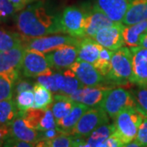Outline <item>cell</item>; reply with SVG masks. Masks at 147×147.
<instances>
[{
    "instance_id": "cell-1",
    "label": "cell",
    "mask_w": 147,
    "mask_h": 147,
    "mask_svg": "<svg viewBox=\"0 0 147 147\" xmlns=\"http://www.w3.org/2000/svg\"><path fill=\"white\" fill-rule=\"evenodd\" d=\"M16 27L21 34L29 38L63 33L59 17L53 16L40 3L27 7L17 15Z\"/></svg>"
},
{
    "instance_id": "cell-2",
    "label": "cell",
    "mask_w": 147,
    "mask_h": 147,
    "mask_svg": "<svg viewBox=\"0 0 147 147\" xmlns=\"http://www.w3.org/2000/svg\"><path fill=\"white\" fill-rule=\"evenodd\" d=\"M145 117H147L139 107H129L121 111L115 118V133L123 142V146L133 141L137 130Z\"/></svg>"
},
{
    "instance_id": "cell-3",
    "label": "cell",
    "mask_w": 147,
    "mask_h": 147,
    "mask_svg": "<svg viewBox=\"0 0 147 147\" xmlns=\"http://www.w3.org/2000/svg\"><path fill=\"white\" fill-rule=\"evenodd\" d=\"M132 76V56L130 48L122 47L113 52L111 67L106 79L114 84L131 83Z\"/></svg>"
},
{
    "instance_id": "cell-4",
    "label": "cell",
    "mask_w": 147,
    "mask_h": 147,
    "mask_svg": "<svg viewBox=\"0 0 147 147\" xmlns=\"http://www.w3.org/2000/svg\"><path fill=\"white\" fill-rule=\"evenodd\" d=\"M107 114L110 118L115 119L121 111L129 107H138L134 96L123 88H111L98 106Z\"/></svg>"
},
{
    "instance_id": "cell-5",
    "label": "cell",
    "mask_w": 147,
    "mask_h": 147,
    "mask_svg": "<svg viewBox=\"0 0 147 147\" xmlns=\"http://www.w3.org/2000/svg\"><path fill=\"white\" fill-rule=\"evenodd\" d=\"M80 39L81 38H76L69 34H52L36 38H29L24 36L23 44L26 49L34 50L45 54L52 52L58 47H62L64 45H78Z\"/></svg>"
},
{
    "instance_id": "cell-6",
    "label": "cell",
    "mask_w": 147,
    "mask_h": 147,
    "mask_svg": "<svg viewBox=\"0 0 147 147\" xmlns=\"http://www.w3.org/2000/svg\"><path fill=\"white\" fill-rule=\"evenodd\" d=\"M109 123V116L100 107L88 109L70 131V135L78 138H87L98 127Z\"/></svg>"
},
{
    "instance_id": "cell-7",
    "label": "cell",
    "mask_w": 147,
    "mask_h": 147,
    "mask_svg": "<svg viewBox=\"0 0 147 147\" xmlns=\"http://www.w3.org/2000/svg\"><path fill=\"white\" fill-rule=\"evenodd\" d=\"M86 16L82 9L77 7H68L65 8L59 17L62 32L76 38L84 37Z\"/></svg>"
},
{
    "instance_id": "cell-8",
    "label": "cell",
    "mask_w": 147,
    "mask_h": 147,
    "mask_svg": "<svg viewBox=\"0 0 147 147\" xmlns=\"http://www.w3.org/2000/svg\"><path fill=\"white\" fill-rule=\"evenodd\" d=\"M21 70L27 78H37L39 75L53 73L44 53L26 48Z\"/></svg>"
},
{
    "instance_id": "cell-9",
    "label": "cell",
    "mask_w": 147,
    "mask_h": 147,
    "mask_svg": "<svg viewBox=\"0 0 147 147\" xmlns=\"http://www.w3.org/2000/svg\"><path fill=\"white\" fill-rule=\"evenodd\" d=\"M18 115L22 116L31 127L39 131L57 127L56 119L51 106H48L45 109L32 107L25 111H19Z\"/></svg>"
},
{
    "instance_id": "cell-10",
    "label": "cell",
    "mask_w": 147,
    "mask_h": 147,
    "mask_svg": "<svg viewBox=\"0 0 147 147\" xmlns=\"http://www.w3.org/2000/svg\"><path fill=\"white\" fill-rule=\"evenodd\" d=\"M78 45H64L46 53L51 68L57 70L69 68L78 59Z\"/></svg>"
},
{
    "instance_id": "cell-11",
    "label": "cell",
    "mask_w": 147,
    "mask_h": 147,
    "mask_svg": "<svg viewBox=\"0 0 147 147\" xmlns=\"http://www.w3.org/2000/svg\"><path fill=\"white\" fill-rule=\"evenodd\" d=\"M123 22H115L113 25L104 27L96 34L92 38L100 45L111 51H115L123 46Z\"/></svg>"
},
{
    "instance_id": "cell-12",
    "label": "cell",
    "mask_w": 147,
    "mask_h": 147,
    "mask_svg": "<svg viewBox=\"0 0 147 147\" xmlns=\"http://www.w3.org/2000/svg\"><path fill=\"white\" fill-rule=\"evenodd\" d=\"M111 88H113L101 85L95 87L84 86L68 96L75 102H80L88 107L93 108L100 105L106 92Z\"/></svg>"
},
{
    "instance_id": "cell-13",
    "label": "cell",
    "mask_w": 147,
    "mask_h": 147,
    "mask_svg": "<svg viewBox=\"0 0 147 147\" xmlns=\"http://www.w3.org/2000/svg\"><path fill=\"white\" fill-rule=\"evenodd\" d=\"M69 69L75 74L76 77L84 86H99L104 81V76L89 62L77 60Z\"/></svg>"
},
{
    "instance_id": "cell-14",
    "label": "cell",
    "mask_w": 147,
    "mask_h": 147,
    "mask_svg": "<svg viewBox=\"0 0 147 147\" xmlns=\"http://www.w3.org/2000/svg\"><path fill=\"white\" fill-rule=\"evenodd\" d=\"M132 56V76L131 83L138 86L147 84V48L130 47Z\"/></svg>"
},
{
    "instance_id": "cell-15",
    "label": "cell",
    "mask_w": 147,
    "mask_h": 147,
    "mask_svg": "<svg viewBox=\"0 0 147 147\" xmlns=\"http://www.w3.org/2000/svg\"><path fill=\"white\" fill-rule=\"evenodd\" d=\"M26 52L24 44L0 53V73L20 72L23 57Z\"/></svg>"
},
{
    "instance_id": "cell-16",
    "label": "cell",
    "mask_w": 147,
    "mask_h": 147,
    "mask_svg": "<svg viewBox=\"0 0 147 147\" xmlns=\"http://www.w3.org/2000/svg\"><path fill=\"white\" fill-rule=\"evenodd\" d=\"M10 126L11 137L33 143L35 145V146L37 143L41 141V132L30 126L26 119L20 115H17Z\"/></svg>"
},
{
    "instance_id": "cell-17",
    "label": "cell",
    "mask_w": 147,
    "mask_h": 147,
    "mask_svg": "<svg viewBox=\"0 0 147 147\" xmlns=\"http://www.w3.org/2000/svg\"><path fill=\"white\" fill-rule=\"evenodd\" d=\"M130 0H96L94 7L104 12L114 22H122Z\"/></svg>"
},
{
    "instance_id": "cell-18",
    "label": "cell",
    "mask_w": 147,
    "mask_h": 147,
    "mask_svg": "<svg viewBox=\"0 0 147 147\" xmlns=\"http://www.w3.org/2000/svg\"><path fill=\"white\" fill-rule=\"evenodd\" d=\"M115 22L110 20L104 12L93 7L92 11L87 13L86 16L84 37H89L92 38L102 28L111 26Z\"/></svg>"
},
{
    "instance_id": "cell-19",
    "label": "cell",
    "mask_w": 147,
    "mask_h": 147,
    "mask_svg": "<svg viewBox=\"0 0 147 147\" xmlns=\"http://www.w3.org/2000/svg\"><path fill=\"white\" fill-rule=\"evenodd\" d=\"M102 46L89 37L81 38L78 45V59L94 65L98 60Z\"/></svg>"
},
{
    "instance_id": "cell-20",
    "label": "cell",
    "mask_w": 147,
    "mask_h": 147,
    "mask_svg": "<svg viewBox=\"0 0 147 147\" xmlns=\"http://www.w3.org/2000/svg\"><path fill=\"white\" fill-rule=\"evenodd\" d=\"M147 33V20L136 24L125 26L123 30V45L128 47L140 46L142 38Z\"/></svg>"
},
{
    "instance_id": "cell-21",
    "label": "cell",
    "mask_w": 147,
    "mask_h": 147,
    "mask_svg": "<svg viewBox=\"0 0 147 147\" xmlns=\"http://www.w3.org/2000/svg\"><path fill=\"white\" fill-rule=\"evenodd\" d=\"M147 20V0H130L123 24L129 26Z\"/></svg>"
},
{
    "instance_id": "cell-22",
    "label": "cell",
    "mask_w": 147,
    "mask_h": 147,
    "mask_svg": "<svg viewBox=\"0 0 147 147\" xmlns=\"http://www.w3.org/2000/svg\"><path fill=\"white\" fill-rule=\"evenodd\" d=\"M56 75L59 93L70 95L77 89L84 87V85L76 77L75 74L69 68L62 72L56 73Z\"/></svg>"
},
{
    "instance_id": "cell-23",
    "label": "cell",
    "mask_w": 147,
    "mask_h": 147,
    "mask_svg": "<svg viewBox=\"0 0 147 147\" xmlns=\"http://www.w3.org/2000/svg\"><path fill=\"white\" fill-rule=\"evenodd\" d=\"M89 108L90 107L88 105H84L83 103L75 102L72 110H70V112L67 115L61 119L56 120L57 127L63 132L70 135V131L72 130V128L75 126L79 119Z\"/></svg>"
},
{
    "instance_id": "cell-24",
    "label": "cell",
    "mask_w": 147,
    "mask_h": 147,
    "mask_svg": "<svg viewBox=\"0 0 147 147\" xmlns=\"http://www.w3.org/2000/svg\"><path fill=\"white\" fill-rule=\"evenodd\" d=\"M75 101L69 97L68 95L58 94L55 95L53 101L51 105V109L55 117V119H61L68 115L72 110Z\"/></svg>"
},
{
    "instance_id": "cell-25",
    "label": "cell",
    "mask_w": 147,
    "mask_h": 147,
    "mask_svg": "<svg viewBox=\"0 0 147 147\" xmlns=\"http://www.w3.org/2000/svg\"><path fill=\"white\" fill-rule=\"evenodd\" d=\"M115 131V125L105 123L92 131L85 141V147H100V145Z\"/></svg>"
},
{
    "instance_id": "cell-26",
    "label": "cell",
    "mask_w": 147,
    "mask_h": 147,
    "mask_svg": "<svg viewBox=\"0 0 147 147\" xmlns=\"http://www.w3.org/2000/svg\"><path fill=\"white\" fill-rule=\"evenodd\" d=\"M19 79V72L0 73V100L11 99L14 87Z\"/></svg>"
},
{
    "instance_id": "cell-27",
    "label": "cell",
    "mask_w": 147,
    "mask_h": 147,
    "mask_svg": "<svg viewBox=\"0 0 147 147\" xmlns=\"http://www.w3.org/2000/svg\"><path fill=\"white\" fill-rule=\"evenodd\" d=\"M34 108L45 109L50 106L53 103V92L46 87L38 83L34 85Z\"/></svg>"
},
{
    "instance_id": "cell-28",
    "label": "cell",
    "mask_w": 147,
    "mask_h": 147,
    "mask_svg": "<svg viewBox=\"0 0 147 147\" xmlns=\"http://www.w3.org/2000/svg\"><path fill=\"white\" fill-rule=\"evenodd\" d=\"M17 106L13 100H0V123L10 126L18 115Z\"/></svg>"
},
{
    "instance_id": "cell-29",
    "label": "cell",
    "mask_w": 147,
    "mask_h": 147,
    "mask_svg": "<svg viewBox=\"0 0 147 147\" xmlns=\"http://www.w3.org/2000/svg\"><path fill=\"white\" fill-rule=\"evenodd\" d=\"M23 42L24 35L0 29V53L21 45Z\"/></svg>"
},
{
    "instance_id": "cell-30",
    "label": "cell",
    "mask_w": 147,
    "mask_h": 147,
    "mask_svg": "<svg viewBox=\"0 0 147 147\" xmlns=\"http://www.w3.org/2000/svg\"><path fill=\"white\" fill-rule=\"evenodd\" d=\"M74 137L69 134L62 133L50 140H41L37 143L39 147H69L73 146Z\"/></svg>"
},
{
    "instance_id": "cell-31",
    "label": "cell",
    "mask_w": 147,
    "mask_h": 147,
    "mask_svg": "<svg viewBox=\"0 0 147 147\" xmlns=\"http://www.w3.org/2000/svg\"><path fill=\"white\" fill-rule=\"evenodd\" d=\"M114 51H111L110 49H107L105 47H101L100 52V56L98 60L93 65L96 69L103 75L106 77V75L109 74L111 67V57Z\"/></svg>"
},
{
    "instance_id": "cell-32",
    "label": "cell",
    "mask_w": 147,
    "mask_h": 147,
    "mask_svg": "<svg viewBox=\"0 0 147 147\" xmlns=\"http://www.w3.org/2000/svg\"><path fill=\"white\" fill-rule=\"evenodd\" d=\"M34 104V90L23 91L16 94V105L19 111H25L32 108Z\"/></svg>"
},
{
    "instance_id": "cell-33",
    "label": "cell",
    "mask_w": 147,
    "mask_h": 147,
    "mask_svg": "<svg viewBox=\"0 0 147 147\" xmlns=\"http://www.w3.org/2000/svg\"><path fill=\"white\" fill-rule=\"evenodd\" d=\"M37 82L46 87L53 93H59L57 85V75L56 73L42 74L37 77Z\"/></svg>"
},
{
    "instance_id": "cell-34",
    "label": "cell",
    "mask_w": 147,
    "mask_h": 147,
    "mask_svg": "<svg viewBox=\"0 0 147 147\" xmlns=\"http://www.w3.org/2000/svg\"><path fill=\"white\" fill-rule=\"evenodd\" d=\"M134 97L136 99L138 107L147 116V84L141 85L134 92Z\"/></svg>"
},
{
    "instance_id": "cell-35",
    "label": "cell",
    "mask_w": 147,
    "mask_h": 147,
    "mask_svg": "<svg viewBox=\"0 0 147 147\" xmlns=\"http://www.w3.org/2000/svg\"><path fill=\"white\" fill-rule=\"evenodd\" d=\"M136 140L141 146H147V117H145L137 130Z\"/></svg>"
},
{
    "instance_id": "cell-36",
    "label": "cell",
    "mask_w": 147,
    "mask_h": 147,
    "mask_svg": "<svg viewBox=\"0 0 147 147\" xmlns=\"http://www.w3.org/2000/svg\"><path fill=\"white\" fill-rule=\"evenodd\" d=\"M15 11L14 6L9 0H0V19H4Z\"/></svg>"
},
{
    "instance_id": "cell-37",
    "label": "cell",
    "mask_w": 147,
    "mask_h": 147,
    "mask_svg": "<svg viewBox=\"0 0 147 147\" xmlns=\"http://www.w3.org/2000/svg\"><path fill=\"white\" fill-rule=\"evenodd\" d=\"M4 146H15V147H31L35 146L34 144L30 143V142H25L20 139H17L13 137H9L3 142Z\"/></svg>"
},
{
    "instance_id": "cell-38",
    "label": "cell",
    "mask_w": 147,
    "mask_h": 147,
    "mask_svg": "<svg viewBox=\"0 0 147 147\" xmlns=\"http://www.w3.org/2000/svg\"><path fill=\"white\" fill-rule=\"evenodd\" d=\"M123 146V142L119 138L115 132H113L105 142H103L100 147H122Z\"/></svg>"
},
{
    "instance_id": "cell-39",
    "label": "cell",
    "mask_w": 147,
    "mask_h": 147,
    "mask_svg": "<svg viewBox=\"0 0 147 147\" xmlns=\"http://www.w3.org/2000/svg\"><path fill=\"white\" fill-rule=\"evenodd\" d=\"M15 92L16 93H19L23 91H27V90H34V86L26 80H20L16 82L15 85Z\"/></svg>"
},
{
    "instance_id": "cell-40",
    "label": "cell",
    "mask_w": 147,
    "mask_h": 147,
    "mask_svg": "<svg viewBox=\"0 0 147 147\" xmlns=\"http://www.w3.org/2000/svg\"><path fill=\"white\" fill-rule=\"evenodd\" d=\"M11 136L10 129L5 124L0 123V141H4Z\"/></svg>"
},
{
    "instance_id": "cell-41",
    "label": "cell",
    "mask_w": 147,
    "mask_h": 147,
    "mask_svg": "<svg viewBox=\"0 0 147 147\" xmlns=\"http://www.w3.org/2000/svg\"><path fill=\"white\" fill-rule=\"evenodd\" d=\"M9 1L13 4L16 11H17L23 9L30 0H9Z\"/></svg>"
},
{
    "instance_id": "cell-42",
    "label": "cell",
    "mask_w": 147,
    "mask_h": 147,
    "mask_svg": "<svg viewBox=\"0 0 147 147\" xmlns=\"http://www.w3.org/2000/svg\"><path fill=\"white\" fill-rule=\"evenodd\" d=\"M125 146L127 147H141L140 144L137 142V141L136 139H134L133 141H131V142H129L128 144H127Z\"/></svg>"
},
{
    "instance_id": "cell-43",
    "label": "cell",
    "mask_w": 147,
    "mask_h": 147,
    "mask_svg": "<svg viewBox=\"0 0 147 147\" xmlns=\"http://www.w3.org/2000/svg\"><path fill=\"white\" fill-rule=\"evenodd\" d=\"M140 46H141V47H146V48H147V33L146 34H145V35H144V36H143V38H142Z\"/></svg>"
},
{
    "instance_id": "cell-44",
    "label": "cell",
    "mask_w": 147,
    "mask_h": 147,
    "mask_svg": "<svg viewBox=\"0 0 147 147\" xmlns=\"http://www.w3.org/2000/svg\"><path fill=\"white\" fill-rule=\"evenodd\" d=\"M3 141H0V146H3Z\"/></svg>"
}]
</instances>
